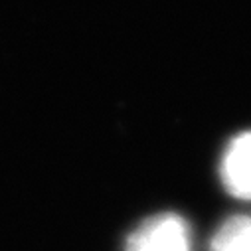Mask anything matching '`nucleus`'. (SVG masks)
<instances>
[{
  "label": "nucleus",
  "instance_id": "1",
  "mask_svg": "<svg viewBox=\"0 0 251 251\" xmlns=\"http://www.w3.org/2000/svg\"><path fill=\"white\" fill-rule=\"evenodd\" d=\"M125 251H192L190 224L174 212L156 214L129 235Z\"/></svg>",
  "mask_w": 251,
  "mask_h": 251
},
{
  "label": "nucleus",
  "instance_id": "2",
  "mask_svg": "<svg viewBox=\"0 0 251 251\" xmlns=\"http://www.w3.org/2000/svg\"><path fill=\"white\" fill-rule=\"evenodd\" d=\"M220 180L229 196L251 200V131H243L227 143L220 162Z\"/></svg>",
  "mask_w": 251,
  "mask_h": 251
},
{
  "label": "nucleus",
  "instance_id": "3",
  "mask_svg": "<svg viewBox=\"0 0 251 251\" xmlns=\"http://www.w3.org/2000/svg\"><path fill=\"white\" fill-rule=\"evenodd\" d=\"M210 251H251V216L227 218L212 235Z\"/></svg>",
  "mask_w": 251,
  "mask_h": 251
}]
</instances>
